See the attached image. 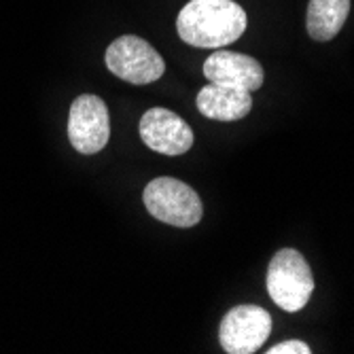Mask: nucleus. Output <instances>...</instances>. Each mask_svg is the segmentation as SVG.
Listing matches in <instances>:
<instances>
[{"label":"nucleus","instance_id":"nucleus-1","mask_svg":"<svg viewBox=\"0 0 354 354\" xmlns=\"http://www.w3.org/2000/svg\"><path fill=\"white\" fill-rule=\"evenodd\" d=\"M246 11L234 0H191L176 19L178 37L191 47L221 49L246 30Z\"/></svg>","mask_w":354,"mask_h":354},{"label":"nucleus","instance_id":"nucleus-2","mask_svg":"<svg viewBox=\"0 0 354 354\" xmlns=\"http://www.w3.org/2000/svg\"><path fill=\"white\" fill-rule=\"evenodd\" d=\"M268 293L284 312H299L314 293V276L295 248H282L274 254L268 268Z\"/></svg>","mask_w":354,"mask_h":354},{"label":"nucleus","instance_id":"nucleus-3","mask_svg":"<svg viewBox=\"0 0 354 354\" xmlns=\"http://www.w3.org/2000/svg\"><path fill=\"white\" fill-rule=\"evenodd\" d=\"M149 214L174 227H193L202 221V200L187 183L170 176L155 178L142 193Z\"/></svg>","mask_w":354,"mask_h":354},{"label":"nucleus","instance_id":"nucleus-4","mask_svg":"<svg viewBox=\"0 0 354 354\" xmlns=\"http://www.w3.org/2000/svg\"><path fill=\"white\" fill-rule=\"evenodd\" d=\"M106 66L115 77L134 85L153 83L166 73V62L157 49L134 35L119 37L111 43L106 49Z\"/></svg>","mask_w":354,"mask_h":354},{"label":"nucleus","instance_id":"nucleus-5","mask_svg":"<svg viewBox=\"0 0 354 354\" xmlns=\"http://www.w3.org/2000/svg\"><path fill=\"white\" fill-rule=\"evenodd\" d=\"M272 333V316L261 306H236L232 308L218 327V339L225 352L250 354L259 350Z\"/></svg>","mask_w":354,"mask_h":354},{"label":"nucleus","instance_id":"nucleus-6","mask_svg":"<svg viewBox=\"0 0 354 354\" xmlns=\"http://www.w3.org/2000/svg\"><path fill=\"white\" fill-rule=\"evenodd\" d=\"M111 136L109 109L102 98L83 93L73 102L68 115V138L83 155H93L106 147Z\"/></svg>","mask_w":354,"mask_h":354},{"label":"nucleus","instance_id":"nucleus-7","mask_svg":"<svg viewBox=\"0 0 354 354\" xmlns=\"http://www.w3.org/2000/svg\"><path fill=\"white\" fill-rule=\"evenodd\" d=\"M142 142L162 155H183L193 145V132L185 119L168 109H151L140 119Z\"/></svg>","mask_w":354,"mask_h":354},{"label":"nucleus","instance_id":"nucleus-8","mask_svg":"<svg viewBox=\"0 0 354 354\" xmlns=\"http://www.w3.org/2000/svg\"><path fill=\"white\" fill-rule=\"evenodd\" d=\"M204 77L210 83L230 85L252 93L263 85L266 73L254 57L227 49H218L204 62Z\"/></svg>","mask_w":354,"mask_h":354},{"label":"nucleus","instance_id":"nucleus-9","mask_svg":"<svg viewBox=\"0 0 354 354\" xmlns=\"http://www.w3.org/2000/svg\"><path fill=\"white\" fill-rule=\"evenodd\" d=\"M252 109V95L246 89L210 83L198 93V111L214 121H238Z\"/></svg>","mask_w":354,"mask_h":354},{"label":"nucleus","instance_id":"nucleus-10","mask_svg":"<svg viewBox=\"0 0 354 354\" xmlns=\"http://www.w3.org/2000/svg\"><path fill=\"white\" fill-rule=\"evenodd\" d=\"M350 13V0H310L306 28L314 41H331L339 35Z\"/></svg>","mask_w":354,"mask_h":354},{"label":"nucleus","instance_id":"nucleus-11","mask_svg":"<svg viewBox=\"0 0 354 354\" xmlns=\"http://www.w3.org/2000/svg\"><path fill=\"white\" fill-rule=\"evenodd\" d=\"M310 346L299 339H288L282 344H276L268 350V354H310Z\"/></svg>","mask_w":354,"mask_h":354}]
</instances>
